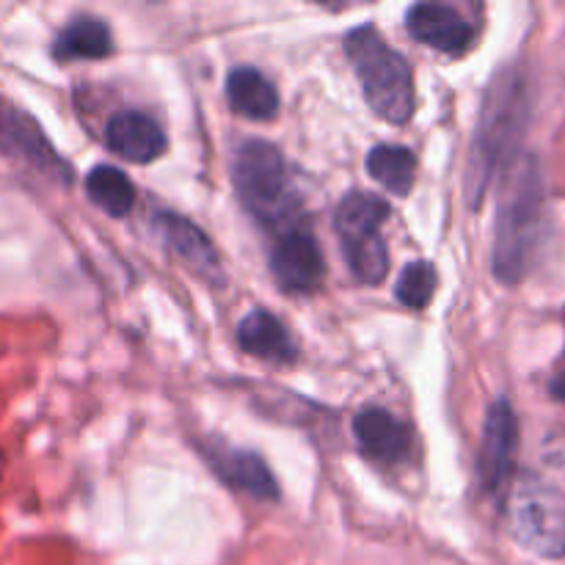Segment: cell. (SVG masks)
<instances>
[{"instance_id":"6da1fadb","label":"cell","mask_w":565,"mask_h":565,"mask_svg":"<svg viewBox=\"0 0 565 565\" xmlns=\"http://www.w3.org/2000/svg\"><path fill=\"white\" fill-rule=\"evenodd\" d=\"M530 108L533 97H530L527 75L519 66H505L486 92L478 130L469 149L463 193L472 207L483 202L497 171L505 169L519 154L516 147L530 125Z\"/></svg>"},{"instance_id":"7a4b0ae2","label":"cell","mask_w":565,"mask_h":565,"mask_svg":"<svg viewBox=\"0 0 565 565\" xmlns=\"http://www.w3.org/2000/svg\"><path fill=\"white\" fill-rule=\"evenodd\" d=\"M502 171L491 263L502 285H519L533 265L544 230V177L533 154H516Z\"/></svg>"},{"instance_id":"3957f363","label":"cell","mask_w":565,"mask_h":565,"mask_svg":"<svg viewBox=\"0 0 565 565\" xmlns=\"http://www.w3.org/2000/svg\"><path fill=\"white\" fill-rule=\"evenodd\" d=\"M345 55L375 116L390 125H406L414 114V77L408 61L386 44L373 25H359L348 33Z\"/></svg>"},{"instance_id":"277c9868","label":"cell","mask_w":565,"mask_h":565,"mask_svg":"<svg viewBox=\"0 0 565 565\" xmlns=\"http://www.w3.org/2000/svg\"><path fill=\"white\" fill-rule=\"evenodd\" d=\"M235 188L243 207L270 230H290L298 213V193L287 174L285 154L270 141H252L237 149Z\"/></svg>"},{"instance_id":"5b68a950","label":"cell","mask_w":565,"mask_h":565,"mask_svg":"<svg viewBox=\"0 0 565 565\" xmlns=\"http://www.w3.org/2000/svg\"><path fill=\"white\" fill-rule=\"evenodd\" d=\"M390 213V202L367 191H351L337 204L334 230L342 241L348 268L362 285H381L390 274V254L381 237V226Z\"/></svg>"},{"instance_id":"8992f818","label":"cell","mask_w":565,"mask_h":565,"mask_svg":"<svg viewBox=\"0 0 565 565\" xmlns=\"http://www.w3.org/2000/svg\"><path fill=\"white\" fill-rule=\"evenodd\" d=\"M511 535L539 557L565 555V500L561 491L535 475H522L508 502Z\"/></svg>"},{"instance_id":"52a82bcc","label":"cell","mask_w":565,"mask_h":565,"mask_svg":"<svg viewBox=\"0 0 565 565\" xmlns=\"http://www.w3.org/2000/svg\"><path fill=\"white\" fill-rule=\"evenodd\" d=\"M0 154L17 160L50 182H58V185L72 182L70 163L55 152L36 119L3 97H0Z\"/></svg>"},{"instance_id":"ba28073f","label":"cell","mask_w":565,"mask_h":565,"mask_svg":"<svg viewBox=\"0 0 565 565\" xmlns=\"http://www.w3.org/2000/svg\"><path fill=\"white\" fill-rule=\"evenodd\" d=\"M519 452V419L511 403L505 397L491 403L483 423V436H480L478 452V475L480 483L489 494H500L516 469Z\"/></svg>"},{"instance_id":"9c48e42d","label":"cell","mask_w":565,"mask_h":565,"mask_svg":"<svg viewBox=\"0 0 565 565\" xmlns=\"http://www.w3.org/2000/svg\"><path fill=\"white\" fill-rule=\"evenodd\" d=\"M270 274L285 292L318 290L326 276V263L312 232L303 226L281 232L270 252Z\"/></svg>"},{"instance_id":"30bf717a","label":"cell","mask_w":565,"mask_h":565,"mask_svg":"<svg viewBox=\"0 0 565 565\" xmlns=\"http://www.w3.org/2000/svg\"><path fill=\"white\" fill-rule=\"evenodd\" d=\"M160 237L169 246V252L185 265L188 270L199 276L202 281H207L210 287H224L226 274L224 265H221L218 252H215L213 241L199 230L193 221L182 218L177 213H158L154 218Z\"/></svg>"},{"instance_id":"8fae6325","label":"cell","mask_w":565,"mask_h":565,"mask_svg":"<svg viewBox=\"0 0 565 565\" xmlns=\"http://www.w3.org/2000/svg\"><path fill=\"white\" fill-rule=\"evenodd\" d=\"M204 458L230 489L243 491L254 500H279V483L257 452L235 450V447H226L224 441H210L204 447Z\"/></svg>"},{"instance_id":"7c38bea8","label":"cell","mask_w":565,"mask_h":565,"mask_svg":"<svg viewBox=\"0 0 565 565\" xmlns=\"http://www.w3.org/2000/svg\"><path fill=\"white\" fill-rule=\"evenodd\" d=\"M406 25L417 42L447 55L463 53L475 42V28L452 6L445 3L412 6L406 14Z\"/></svg>"},{"instance_id":"4fadbf2b","label":"cell","mask_w":565,"mask_h":565,"mask_svg":"<svg viewBox=\"0 0 565 565\" xmlns=\"http://www.w3.org/2000/svg\"><path fill=\"white\" fill-rule=\"evenodd\" d=\"M359 452L375 463H401L412 450V430L386 408L370 406L353 419Z\"/></svg>"},{"instance_id":"5bb4252c","label":"cell","mask_w":565,"mask_h":565,"mask_svg":"<svg viewBox=\"0 0 565 565\" xmlns=\"http://www.w3.org/2000/svg\"><path fill=\"white\" fill-rule=\"evenodd\" d=\"M105 143L110 152L130 163H152L169 147L163 127L141 110H121L110 116L105 125Z\"/></svg>"},{"instance_id":"9a60e30c","label":"cell","mask_w":565,"mask_h":565,"mask_svg":"<svg viewBox=\"0 0 565 565\" xmlns=\"http://www.w3.org/2000/svg\"><path fill=\"white\" fill-rule=\"evenodd\" d=\"M237 345L263 362L290 364L298 359V345L287 326L268 309H254L237 326Z\"/></svg>"},{"instance_id":"2e32d148","label":"cell","mask_w":565,"mask_h":565,"mask_svg":"<svg viewBox=\"0 0 565 565\" xmlns=\"http://www.w3.org/2000/svg\"><path fill=\"white\" fill-rule=\"evenodd\" d=\"M226 99L232 110L246 119L265 121L279 114V92L274 83L254 66H237L226 77Z\"/></svg>"},{"instance_id":"e0dca14e","label":"cell","mask_w":565,"mask_h":565,"mask_svg":"<svg viewBox=\"0 0 565 565\" xmlns=\"http://www.w3.org/2000/svg\"><path fill=\"white\" fill-rule=\"evenodd\" d=\"M110 50H114V36H110L108 22L94 14L75 17L53 44V55L58 61L105 58Z\"/></svg>"},{"instance_id":"ac0fdd59","label":"cell","mask_w":565,"mask_h":565,"mask_svg":"<svg viewBox=\"0 0 565 565\" xmlns=\"http://www.w3.org/2000/svg\"><path fill=\"white\" fill-rule=\"evenodd\" d=\"M367 171L395 196H408L417 171V154L401 143H379L370 149Z\"/></svg>"},{"instance_id":"d6986e66","label":"cell","mask_w":565,"mask_h":565,"mask_svg":"<svg viewBox=\"0 0 565 565\" xmlns=\"http://www.w3.org/2000/svg\"><path fill=\"white\" fill-rule=\"evenodd\" d=\"M86 193L110 218H125L136 204V188L116 166H94L86 177Z\"/></svg>"},{"instance_id":"ffe728a7","label":"cell","mask_w":565,"mask_h":565,"mask_svg":"<svg viewBox=\"0 0 565 565\" xmlns=\"http://www.w3.org/2000/svg\"><path fill=\"white\" fill-rule=\"evenodd\" d=\"M436 281H439V276H436L434 265L425 263V259L408 263L403 268V274L397 276V301L412 309H425L430 303V298H434Z\"/></svg>"},{"instance_id":"44dd1931","label":"cell","mask_w":565,"mask_h":565,"mask_svg":"<svg viewBox=\"0 0 565 565\" xmlns=\"http://www.w3.org/2000/svg\"><path fill=\"white\" fill-rule=\"evenodd\" d=\"M550 395L555 397V401L565 403V356H563V367L557 370L555 379L550 381Z\"/></svg>"},{"instance_id":"7402d4cb","label":"cell","mask_w":565,"mask_h":565,"mask_svg":"<svg viewBox=\"0 0 565 565\" xmlns=\"http://www.w3.org/2000/svg\"><path fill=\"white\" fill-rule=\"evenodd\" d=\"M3 469H6V458H3V452H0V478H3Z\"/></svg>"}]
</instances>
